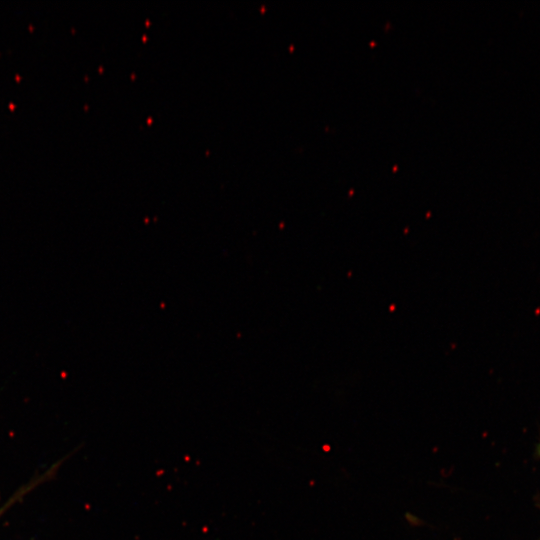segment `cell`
I'll list each match as a JSON object with an SVG mask.
<instances>
[{
  "label": "cell",
  "mask_w": 540,
  "mask_h": 540,
  "mask_svg": "<svg viewBox=\"0 0 540 540\" xmlns=\"http://www.w3.org/2000/svg\"><path fill=\"white\" fill-rule=\"evenodd\" d=\"M537 454H538V456H540V442H539V444L537 445Z\"/></svg>",
  "instance_id": "cell-1"
}]
</instances>
